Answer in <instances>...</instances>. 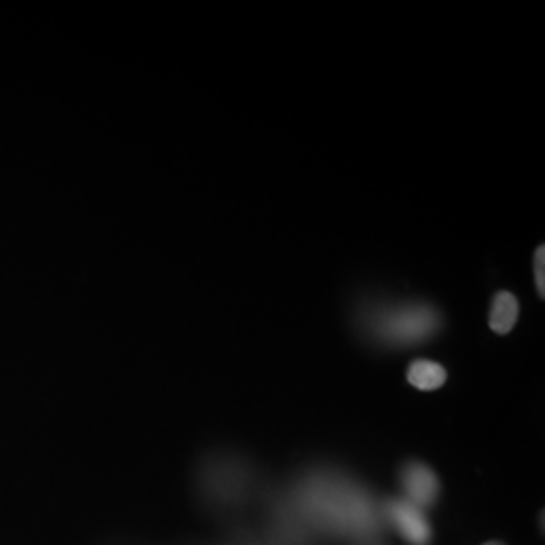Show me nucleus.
<instances>
[{
    "label": "nucleus",
    "mask_w": 545,
    "mask_h": 545,
    "mask_svg": "<svg viewBox=\"0 0 545 545\" xmlns=\"http://www.w3.org/2000/svg\"><path fill=\"white\" fill-rule=\"evenodd\" d=\"M299 515L332 535L368 537L380 527L374 499L354 481L323 471L309 473L297 487Z\"/></svg>",
    "instance_id": "obj_1"
},
{
    "label": "nucleus",
    "mask_w": 545,
    "mask_h": 545,
    "mask_svg": "<svg viewBox=\"0 0 545 545\" xmlns=\"http://www.w3.org/2000/svg\"><path fill=\"white\" fill-rule=\"evenodd\" d=\"M443 323L439 309L428 303L374 307L364 315L366 330L386 346L404 348L432 338Z\"/></svg>",
    "instance_id": "obj_2"
},
{
    "label": "nucleus",
    "mask_w": 545,
    "mask_h": 545,
    "mask_svg": "<svg viewBox=\"0 0 545 545\" xmlns=\"http://www.w3.org/2000/svg\"><path fill=\"white\" fill-rule=\"evenodd\" d=\"M390 525L410 543V545H428L432 539V529L422 509L410 505L402 499H390L382 509Z\"/></svg>",
    "instance_id": "obj_3"
},
{
    "label": "nucleus",
    "mask_w": 545,
    "mask_h": 545,
    "mask_svg": "<svg viewBox=\"0 0 545 545\" xmlns=\"http://www.w3.org/2000/svg\"><path fill=\"white\" fill-rule=\"evenodd\" d=\"M402 489L408 497V503L418 509H428L436 503L441 495V483L434 471L418 461H410L402 467L400 473Z\"/></svg>",
    "instance_id": "obj_4"
},
{
    "label": "nucleus",
    "mask_w": 545,
    "mask_h": 545,
    "mask_svg": "<svg viewBox=\"0 0 545 545\" xmlns=\"http://www.w3.org/2000/svg\"><path fill=\"white\" fill-rule=\"evenodd\" d=\"M517 317H519L517 297L509 291H499L493 299L491 313H489L491 330L499 336H505L513 330V325L517 323Z\"/></svg>",
    "instance_id": "obj_5"
},
{
    "label": "nucleus",
    "mask_w": 545,
    "mask_h": 545,
    "mask_svg": "<svg viewBox=\"0 0 545 545\" xmlns=\"http://www.w3.org/2000/svg\"><path fill=\"white\" fill-rule=\"evenodd\" d=\"M406 378L418 390H436L447 382V370L430 360H416L410 364Z\"/></svg>",
    "instance_id": "obj_6"
},
{
    "label": "nucleus",
    "mask_w": 545,
    "mask_h": 545,
    "mask_svg": "<svg viewBox=\"0 0 545 545\" xmlns=\"http://www.w3.org/2000/svg\"><path fill=\"white\" fill-rule=\"evenodd\" d=\"M543 267H545V249L539 247L535 251V257H533V273H535V287H537V293L543 297L545 295V275H543Z\"/></svg>",
    "instance_id": "obj_7"
},
{
    "label": "nucleus",
    "mask_w": 545,
    "mask_h": 545,
    "mask_svg": "<svg viewBox=\"0 0 545 545\" xmlns=\"http://www.w3.org/2000/svg\"><path fill=\"white\" fill-rule=\"evenodd\" d=\"M483 545H503V543H499V541H489V543H483Z\"/></svg>",
    "instance_id": "obj_8"
}]
</instances>
